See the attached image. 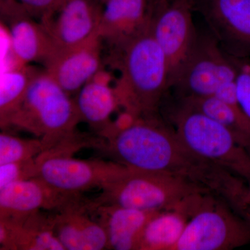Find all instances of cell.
Listing matches in <instances>:
<instances>
[{
    "instance_id": "1",
    "label": "cell",
    "mask_w": 250,
    "mask_h": 250,
    "mask_svg": "<svg viewBox=\"0 0 250 250\" xmlns=\"http://www.w3.org/2000/svg\"><path fill=\"white\" fill-rule=\"evenodd\" d=\"M97 149L113 161L136 170L164 172L200 183L207 161L190 152L176 134L155 116L143 117L99 138Z\"/></svg>"
},
{
    "instance_id": "2",
    "label": "cell",
    "mask_w": 250,
    "mask_h": 250,
    "mask_svg": "<svg viewBox=\"0 0 250 250\" xmlns=\"http://www.w3.org/2000/svg\"><path fill=\"white\" fill-rule=\"evenodd\" d=\"M151 23L123 48L111 52L112 63L120 71L113 87L118 104L134 118L155 116L170 88L168 65Z\"/></svg>"
},
{
    "instance_id": "3",
    "label": "cell",
    "mask_w": 250,
    "mask_h": 250,
    "mask_svg": "<svg viewBox=\"0 0 250 250\" xmlns=\"http://www.w3.org/2000/svg\"><path fill=\"white\" fill-rule=\"evenodd\" d=\"M81 121L75 100L45 69H34L24 98L1 128L35 135L47 150L77 136Z\"/></svg>"
},
{
    "instance_id": "4",
    "label": "cell",
    "mask_w": 250,
    "mask_h": 250,
    "mask_svg": "<svg viewBox=\"0 0 250 250\" xmlns=\"http://www.w3.org/2000/svg\"><path fill=\"white\" fill-rule=\"evenodd\" d=\"M93 200L98 205H117L142 210H170L187 197L210 190L191 181L164 172L125 170Z\"/></svg>"
},
{
    "instance_id": "5",
    "label": "cell",
    "mask_w": 250,
    "mask_h": 250,
    "mask_svg": "<svg viewBox=\"0 0 250 250\" xmlns=\"http://www.w3.org/2000/svg\"><path fill=\"white\" fill-rule=\"evenodd\" d=\"M172 121L176 134L190 152L229 171L250 186V154L225 126L182 103Z\"/></svg>"
},
{
    "instance_id": "6",
    "label": "cell",
    "mask_w": 250,
    "mask_h": 250,
    "mask_svg": "<svg viewBox=\"0 0 250 250\" xmlns=\"http://www.w3.org/2000/svg\"><path fill=\"white\" fill-rule=\"evenodd\" d=\"M84 143H62L36 157L37 177L59 192L80 195L94 188L103 189L125 170V166L113 161L79 159L72 154Z\"/></svg>"
},
{
    "instance_id": "7",
    "label": "cell",
    "mask_w": 250,
    "mask_h": 250,
    "mask_svg": "<svg viewBox=\"0 0 250 250\" xmlns=\"http://www.w3.org/2000/svg\"><path fill=\"white\" fill-rule=\"evenodd\" d=\"M231 57L222 49L211 33L199 34L188 58L174 82L180 99L214 96L236 80Z\"/></svg>"
},
{
    "instance_id": "8",
    "label": "cell",
    "mask_w": 250,
    "mask_h": 250,
    "mask_svg": "<svg viewBox=\"0 0 250 250\" xmlns=\"http://www.w3.org/2000/svg\"><path fill=\"white\" fill-rule=\"evenodd\" d=\"M250 243V223L207 196L174 250H230Z\"/></svg>"
},
{
    "instance_id": "9",
    "label": "cell",
    "mask_w": 250,
    "mask_h": 250,
    "mask_svg": "<svg viewBox=\"0 0 250 250\" xmlns=\"http://www.w3.org/2000/svg\"><path fill=\"white\" fill-rule=\"evenodd\" d=\"M190 0H170L167 6L152 17V35L162 49L169 70V88L196 42L198 32L192 20Z\"/></svg>"
},
{
    "instance_id": "10",
    "label": "cell",
    "mask_w": 250,
    "mask_h": 250,
    "mask_svg": "<svg viewBox=\"0 0 250 250\" xmlns=\"http://www.w3.org/2000/svg\"><path fill=\"white\" fill-rule=\"evenodd\" d=\"M190 1L227 54L237 58L250 57V0Z\"/></svg>"
},
{
    "instance_id": "11",
    "label": "cell",
    "mask_w": 250,
    "mask_h": 250,
    "mask_svg": "<svg viewBox=\"0 0 250 250\" xmlns=\"http://www.w3.org/2000/svg\"><path fill=\"white\" fill-rule=\"evenodd\" d=\"M104 7L100 0H65L40 22L59 52L81 45L98 34Z\"/></svg>"
},
{
    "instance_id": "12",
    "label": "cell",
    "mask_w": 250,
    "mask_h": 250,
    "mask_svg": "<svg viewBox=\"0 0 250 250\" xmlns=\"http://www.w3.org/2000/svg\"><path fill=\"white\" fill-rule=\"evenodd\" d=\"M1 21L7 25L13 54L22 65H47L57 53L45 27L31 16L18 0H0Z\"/></svg>"
},
{
    "instance_id": "13",
    "label": "cell",
    "mask_w": 250,
    "mask_h": 250,
    "mask_svg": "<svg viewBox=\"0 0 250 250\" xmlns=\"http://www.w3.org/2000/svg\"><path fill=\"white\" fill-rule=\"evenodd\" d=\"M51 212L54 232L65 250L108 249L106 231L95 218L90 200L77 195Z\"/></svg>"
},
{
    "instance_id": "14",
    "label": "cell",
    "mask_w": 250,
    "mask_h": 250,
    "mask_svg": "<svg viewBox=\"0 0 250 250\" xmlns=\"http://www.w3.org/2000/svg\"><path fill=\"white\" fill-rule=\"evenodd\" d=\"M103 42L98 34L57 52L44 69L69 95L77 94L103 69Z\"/></svg>"
},
{
    "instance_id": "15",
    "label": "cell",
    "mask_w": 250,
    "mask_h": 250,
    "mask_svg": "<svg viewBox=\"0 0 250 250\" xmlns=\"http://www.w3.org/2000/svg\"><path fill=\"white\" fill-rule=\"evenodd\" d=\"M76 195L57 191L37 177L16 182L0 190V219L19 220L39 210L54 211Z\"/></svg>"
},
{
    "instance_id": "16",
    "label": "cell",
    "mask_w": 250,
    "mask_h": 250,
    "mask_svg": "<svg viewBox=\"0 0 250 250\" xmlns=\"http://www.w3.org/2000/svg\"><path fill=\"white\" fill-rule=\"evenodd\" d=\"M147 0H107L98 31L111 52L123 48L149 25Z\"/></svg>"
},
{
    "instance_id": "17",
    "label": "cell",
    "mask_w": 250,
    "mask_h": 250,
    "mask_svg": "<svg viewBox=\"0 0 250 250\" xmlns=\"http://www.w3.org/2000/svg\"><path fill=\"white\" fill-rule=\"evenodd\" d=\"M0 250H65L54 232L52 215L39 210L19 220L0 219Z\"/></svg>"
},
{
    "instance_id": "18",
    "label": "cell",
    "mask_w": 250,
    "mask_h": 250,
    "mask_svg": "<svg viewBox=\"0 0 250 250\" xmlns=\"http://www.w3.org/2000/svg\"><path fill=\"white\" fill-rule=\"evenodd\" d=\"M91 208L106 231L108 249L115 250H139L145 229L159 212L117 205H98L93 200Z\"/></svg>"
},
{
    "instance_id": "19",
    "label": "cell",
    "mask_w": 250,
    "mask_h": 250,
    "mask_svg": "<svg viewBox=\"0 0 250 250\" xmlns=\"http://www.w3.org/2000/svg\"><path fill=\"white\" fill-rule=\"evenodd\" d=\"M195 210L192 195L175 208L156 213L145 229L139 250H174Z\"/></svg>"
},
{
    "instance_id": "20",
    "label": "cell",
    "mask_w": 250,
    "mask_h": 250,
    "mask_svg": "<svg viewBox=\"0 0 250 250\" xmlns=\"http://www.w3.org/2000/svg\"><path fill=\"white\" fill-rule=\"evenodd\" d=\"M108 81L95 75L79 90L75 100L82 121L98 131L100 136L111 127L110 118L119 106L114 88Z\"/></svg>"
},
{
    "instance_id": "21",
    "label": "cell",
    "mask_w": 250,
    "mask_h": 250,
    "mask_svg": "<svg viewBox=\"0 0 250 250\" xmlns=\"http://www.w3.org/2000/svg\"><path fill=\"white\" fill-rule=\"evenodd\" d=\"M180 103L210 117L230 131L237 143L250 154V118L238 100L224 103L215 97L180 99Z\"/></svg>"
},
{
    "instance_id": "22",
    "label": "cell",
    "mask_w": 250,
    "mask_h": 250,
    "mask_svg": "<svg viewBox=\"0 0 250 250\" xmlns=\"http://www.w3.org/2000/svg\"><path fill=\"white\" fill-rule=\"evenodd\" d=\"M34 69L15 67L1 75L0 81V125L2 126L21 103Z\"/></svg>"
},
{
    "instance_id": "23",
    "label": "cell",
    "mask_w": 250,
    "mask_h": 250,
    "mask_svg": "<svg viewBox=\"0 0 250 250\" xmlns=\"http://www.w3.org/2000/svg\"><path fill=\"white\" fill-rule=\"evenodd\" d=\"M45 150L40 139H24L5 131L0 134V165L34 159Z\"/></svg>"
},
{
    "instance_id": "24",
    "label": "cell",
    "mask_w": 250,
    "mask_h": 250,
    "mask_svg": "<svg viewBox=\"0 0 250 250\" xmlns=\"http://www.w3.org/2000/svg\"><path fill=\"white\" fill-rule=\"evenodd\" d=\"M36 157L0 165V190L10 184L37 177Z\"/></svg>"
},
{
    "instance_id": "25",
    "label": "cell",
    "mask_w": 250,
    "mask_h": 250,
    "mask_svg": "<svg viewBox=\"0 0 250 250\" xmlns=\"http://www.w3.org/2000/svg\"><path fill=\"white\" fill-rule=\"evenodd\" d=\"M231 57L236 67L235 83L238 103L250 118V57Z\"/></svg>"
},
{
    "instance_id": "26",
    "label": "cell",
    "mask_w": 250,
    "mask_h": 250,
    "mask_svg": "<svg viewBox=\"0 0 250 250\" xmlns=\"http://www.w3.org/2000/svg\"><path fill=\"white\" fill-rule=\"evenodd\" d=\"M28 13L40 21L57 9L65 0H18Z\"/></svg>"
},
{
    "instance_id": "27",
    "label": "cell",
    "mask_w": 250,
    "mask_h": 250,
    "mask_svg": "<svg viewBox=\"0 0 250 250\" xmlns=\"http://www.w3.org/2000/svg\"><path fill=\"white\" fill-rule=\"evenodd\" d=\"M238 213L250 223V186L248 185L246 194L242 200Z\"/></svg>"
},
{
    "instance_id": "28",
    "label": "cell",
    "mask_w": 250,
    "mask_h": 250,
    "mask_svg": "<svg viewBox=\"0 0 250 250\" xmlns=\"http://www.w3.org/2000/svg\"><path fill=\"white\" fill-rule=\"evenodd\" d=\"M170 0H155L156 13L165 9L169 4Z\"/></svg>"
},
{
    "instance_id": "29",
    "label": "cell",
    "mask_w": 250,
    "mask_h": 250,
    "mask_svg": "<svg viewBox=\"0 0 250 250\" xmlns=\"http://www.w3.org/2000/svg\"><path fill=\"white\" fill-rule=\"evenodd\" d=\"M100 1H101L103 3V4H105V3H106V1H107V0H100Z\"/></svg>"
},
{
    "instance_id": "30",
    "label": "cell",
    "mask_w": 250,
    "mask_h": 250,
    "mask_svg": "<svg viewBox=\"0 0 250 250\" xmlns=\"http://www.w3.org/2000/svg\"></svg>"
}]
</instances>
